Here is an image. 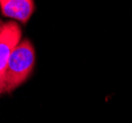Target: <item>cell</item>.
I'll use <instances>...</instances> for the list:
<instances>
[{"mask_svg":"<svg viewBox=\"0 0 132 123\" xmlns=\"http://www.w3.org/2000/svg\"><path fill=\"white\" fill-rule=\"evenodd\" d=\"M22 31L16 22L5 23L0 30V94L4 93L5 72L11 53L20 43Z\"/></svg>","mask_w":132,"mask_h":123,"instance_id":"7a4b0ae2","label":"cell"},{"mask_svg":"<svg viewBox=\"0 0 132 123\" xmlns=\"http://www.w3.org/2000/svg\"><path fill=\"white\" fill-rule=\"evenodd\" d=\"M2 14L6 17L27 23L35 9L34 0H0Z\"/></svg>","mask_w":132,"mask_h":123,"instance_id":"3957f363","label":"cell"},{"mask_svg":"<svg viewBox=\"0 0 132 123\" xmlns=\"http://www.w3.org/2000/svg\"><path fill=\"white\" fill-rule=\"evenodd\" d=\"M36 53L32 42L24 39L15 47L5 72L4 93H11L27 80L33 72Z\"/></svg>","mask_w":132,"mask_h":123,"instance_id":"6da1fadb","label":"cell"},{"mask_svg":"<svg viewBox=\"0 0 132 123\" xmlns=\"http://www.w3.org/2000/svg\"><path fill=\"white\" fill-rule=\"evenodd\" d=\"M3 25H4V24H3V23H2V21L0 20V30H1V28H2V26H3Z\"/></svg>","mask_w":132,"mask_h":123,"instance_id":"277c9868","label":"cell"}]
</instances>
